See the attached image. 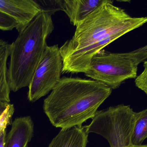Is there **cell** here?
I'll return each instance as SVG.
<instances>
[{"label": "cell", "mask_w": 147, "mask_h": 147, "mask_svg": "<svg viewBox=\"0 0 147 147\" xmlns=\"http://www.w3.org/2000/svg\"><path fill=\"white\" fill-rule=\"evenodd\" d=\"M147 22V17H134L110 0L103 3L76 26L74 35L59 48L62 73H84L92 57L123 35Z\"/></svg>", "instance_id": "1"}, {"label": "cell", "mask_w": 147, "mask_h": 147, "mask_svg": "<svg viewBox=\"0 0 147 147\" xmlns=\"http://www.w3.org/2000/svg\"><path fill=\"white\" fill-rule=\"evenodd\" d=\"M111 92L110 88L92 79L63 77L44 101V112L56 127L81 126L93 118Z\"/></svg>", "instance_id": "2"}, {"label": "cell", "mask_w": 147, "mask_h": 147, "mask_svg": "<svg viewBox=\"0 0 147 147\" xmlns=\"http://www.w3.org/2000/svg\"><path fill=\"white\" fill-rule=\"evenodd\" d=\"M54 29L51 14L43 9L10 44L8 80L11 91L28 87Z\"/></svg>", "instance_id": "3"}, {"label": "cell", "mask_w": 147, "mask_h": 147, "mask_svg": "<svg viewBox=\"0 0 147 147\" xmlns=\"http://www.w3.org/2000/svg\"><path fill=\"white\" fill-rule=\"evenodd\" d=\"M135 114L129 105L123 104L97 111L90 124L84 126L86 131L103 136L110 147H129Z\"/></svg>", "instance_id": "4"}, {"label": "cell", "mask_w": 147, "mask_h": 147, "mask_svg": "<svg viewBox=\"0 0 147 147\" xmlns=\"http://www.w3.org/2000/svg\"><path fill=\"white\" fill-rule=\"evenodd\" d=\"M138 66L123 53H111L102 49L92 57L84 74L116 89L126 80L137 77Z\"/></svg>", "instance_id": "5"}, {"label": "cell", "mask_w": 147, "mask_h": 147, "mask_svg": "<svg viewBox=\"0 0 147 147\" xmlns=\"http://www.w3.org/2000/svg\"><path fill=\"white\" fill-rule=\"evenodd\" d=\"M63 68L58 45L47 46L28 86V101L36 102L52 91L61 79Z\"/></svg>", "instance_id": "6"}, {"label": "cell", "mask_w": 147, "mask_h": 147, "mask_svg": "<svg viewBox=\"0 0 147 147\" xmlns=\"http://www.w3.org/2000/svg\"><path fill=\"white\" fill-rule=\"evenodd\" d=\"M42 9L33 0H0V11L16 21L18 33L28 25Z\"/></svg>", "instance_id": "7"}, {"label": "cell", "mask_w": 147, "mask_h": 147, "mask_svg": "<svg viewBox=\"0 0 147 147\" xmlns=\"http://www.w3.org/2000/svg\"><path fill=\"white\" fill-rule=\"evenodd\" d=\"M104 0H65L57 1L61 10L69 18L71 22L77 26L96 9Z\"/></svg>", "instance_id": "8"}, {"label": "cell", "mask_w": 147, "mask_h": 147, "mask_svg": "<svg viewBox=\"0 0 147 147\" xmlns=\"http://www.w3.org/2000/svg\"><path fill=\"white\" fill-rule=\"evenodd\" d=\"M34 124L30 116L17 117L6 135L5 147H28L33 136Z\"/></svg>", "instance_id": "9"}, {"label": "cell", "mask_w": 147, "mask_h": 147, "mask_svg": "<svg viewBox=\"0 0 147 147\" xmlns=\"http://www.w3.org/2000/svg\"><path fill=\"white\" fill-rule=\"evenodd\" d=\"M88 135L82 125L62 129L49 147H86L88 142Z\"/></svg>", "instance_id": "10"}, {"label": "cell", "mask_w": 147, "mask_h": 147, "mask_svg": "<svg viewBox=\"0 0 147 147\" xmlns=\"http://www.w3.org/2000/svg\"><path fill=\"white\" fill-rule=\"evenodd\" d=\"M10 44L0 39V102L9 103L10 89L8 80V59Z\"/></svg>", "instance_id": "11"}, {"label": "cell", "mask_w": 147, "mask_h": 147, "mask_svg": "<svg viewBox=\"0 0 147 147\" xmlns=\"http://www.w3.org/2000/svg\"><path fill=\"white\" fill-rule=\"evenodd\" d=\"M147 138V108L136 112L135 121L131 136L132 146H141Z\"/></svg>", "instance_id": "12"}, {"label": "cell", "mask_w": 147, "mask_h": 147, "mask_svg": "<svg viewBox=\"0 0 147 147\" xmlns=\"http://www.w3.org/2000/svg\"><path fill=\"white\" fill-rule=\"evenodd\" d=\"M123 54L138 66L140 63L147 59V45L132 51L123 53Z\"/></svg>", "instance_id": "13"}, {"label": "cell", "mask_w": 147, "mask_h": 147, "mask_svg": "<svg viewBox=\"0 0 147 147\" xmlns=\"http://www.w3.org/2000/svg\"><path fill=\"white\" fill-rule=\"evenodd\" d=\"M17 22L12 17L0 11V30L12 31L17 28Z\"/></svg>", "instance_id": "14"}, {"label": "cell", "mask_w": 147, "mask_h": 147, "mask_svg": "<svg viewBox=\"0 0 147 147\" xmlns=\"http://www.w3.org/2000/svg\"><path fill=\"white\" fill-rule=\"evenodd\" d=\"M14 112V106L9 104L3 113L0 116V130L3 128H7L11 124L12 117Z\"/></svg>", "instance_id": "15"}, {"label": "cell", "mask_w": 147, "mask_h": 147, "mask_svg": "<svg viewBox=\"0 0 147 147\" xmlns=\"http://www.w3.org/2000/svg\"><path fill=\"white\" fill-rule=\"evenodd\" d=\"M144 70L135 79V85L138 89L147 95V60L143 64Z\"/></svg>", "instance_id": "16"}, {"label": "cell", "mask_w": 147, "mask_h": 147, "mask_svg": "<svg viewBox=\"0 0 147 147\" xmlns=\"http://www.w3.org/2000/svg\"><path fill=\"white\" fill-rule=\"evenodd\" d=\"M6 129L3 128L0 130V147H5L6 137Z\"/></svg>", "instance_id": "17"}, {"label": "cell", "mask_w": 147, "mask_h": 147, "mask_svg": "<svg viewBox=\"0 0 147 147\" xmlns=\"http://www.w3.org/2000/svg\"><path fill=\"white\" fill-rule=\"evenodd\" d=\"M9 103L0 102V116L5 111Z\"/></svg>", "instance_id": "18"}, {"label": "cell", "mask_w": 147, "mask_h": 147, "mask_svg": "<svg viewBox=\"0 0 147 147\" xmlns=\"http://www.w3.org/2000/svg\"><path fill=\"white\" fill-rule=\"evenodd\" d=\"M129 147H147V145H142L141 146H131Z\"/></svg>", "instance_id": "19"}]
</instances>
